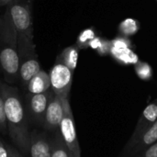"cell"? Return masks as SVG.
Instances as JSON below:
<instances>
[{"label":"cell","instance_id":"1","mask_svg":"<svg viewBox=\"0 0 157 157\" xmlns=\"http://www.w3.org/2000/svg\"><path fill=\"white\" fill-rule=\"evenodd\" d=\"M5 103L7 132L14 144L24 155L29 154V138L27 116L18 90L6 82H0Z\"/></svg>","mask_w":157,"mask_h":157},{"label":"cell","instance_id":"2","mask_svg":"<svg viewBox=\"0 0 157 157\" xmlns=\"http://www.w3.org/2000/svg\"><path fill=\"white\" fill-rule=\"evenodd\" d=\"M0 70L6 84L19 80L17 32L7 8L0 17Z\"/></svg>","mask_w":157,"mask_h":157},{"label":"cell","instance_id":"3","mask_svg":"<svg viewBox=\"0 0 157 157\" xmlns=\"http://www.w3.org/2000/svg\"><path fill=\"white\" fill-rule=\"evenodd\" d=\"M17 51L19 58V81L24 88L30 79L41 69L36 52V44L32 39L23 34H17Z\"/></svg>","mask_w":157,"mask_h":157},{"label":"cell","instance_id":"4","mask_svg":"<svg viewBox=\"0 0 157 157\" xmlns=\"http://www.w3.org/2000/svg\"><path fill=\"white\" fill-rule=\"evenodd\" d=\"M6 8L17 34H23L33 40L32 0H13Z\"/></svg>","mask_w":157,"mask_h":157},{"label":"cell","instance_id":"5","mask_svg":"<svg viewBox=\"0 0 157 157\" xmlns=\"http://www.w3.org/2000/svg\"><path fill=\"white\" fill-rule=\"evenodd\" d=\"M64 104V117L60 126V133L68 149L70 157H81V150L76 135L75 125L69 98H63Z\"/></svg>","mask_w":157,"mask_h":157},{"label":"cell","instance_id":"6","mask_svg":"<svg viewBox=\"0 0 157 157\" xmlns=\"http://www.w3.org/2000/svg\"><path fill=\"white\" fill-rule=\"evenodd\" d=\"M51 88L61 98H67L71 90L74 72L64 64L55 62L50 73Z\"/></svg>","mask_w":157,"mask_h":157},{"label":"cell","instance_id":"7","mask_svg":"<svg viewBox=\"0 0 157 157\" xmlns=\"http://www.w3.org/2000/svg\"><path fill=\"white\" fill-rule=\"evenodd\" d=\"M54 93L52 88L41 94H29L26 95L27 109L29 116L34 121L42 124L43 118L47 108L54 97Z\"/></svg>","mask_w":157,"mask_h":157},{"label":"cell","instance_id":"8","mask_svg":"<svg viewBox=\"0 0 157 157\" xmlns=\"http://www.w3.org/2000/svg\"><path fill=\"white\" fill-rule=\"evenodd\" d=\"M157 142V121L133 142H128L120 157H133Z\"/></svg>","mask_w":157,"mask_h":157},{"label":"cell","instance_id":"9","mask_svg":"<svg viewBox=\"0 0 157 157\" xmlns=\"http://www.w3.org/2000/svg\"><path fill=\"white\" fill-rule=\"evenodd\" d=\"M63 117H64L63 99L54 95L53 98L50 102L47 110L45 112L42 125L47 131L55 132L59 131Z\"/></svg>","mask_w":157,"mask_h":157},{"label":"cell","instance_id":"10","mask_svg":"<svg viewBox=\"0 0 157 157\" xmlns=\"http://www.w3.org/2000/svg\"><path fill=\"white\" fill-rule=\"evenodd\" d=\"M29 157H51L52 138L33 131L29 138Z\"/></svg>","mask_w":157,"mask_h":157},{"label":"cell","instance_id":"11","mask_svg":"<svg viewBox=\"0 0 157 157\" xmlns=\"http://www.w3.org/2000/svg\"><path fill=\"white\" fill-rule=\"evenodd\" d=\"M157 121V98L151 102L143 111L141 117L138 120V122L135 126L134 132L128 142H133L136 140L144 131L149 128Z\"/></svg>","mask_w":157,"mask_h":157},{"label":"cell","instance_id":"12","mask_svg":"<svg viewBox=\"0 0 157 157\" xmlns=\"http://www.w3.org/2000/svg\"><path fill=\"white\" fill-rule=\"evenodd\" d=\"M26 91L29 94H41L51 89V79L50 75L40 70L36 75H34L28 86H26Z\"/></svg>","mask_w":157,"mask_h":157},{"label":"cell","instance_id":"13","mask_svg":"<svg viewBox=\"0 0 157 157\" xmlns=\"http://www.w3.org/2000/svg\"><path fill=\"white\" fill-rule=\"evenodd\" d=\"M79 51H80V49L75 44L66 47L57 56L56 62H59V63L64 64L65 66H67L70 70H72L74 72L77 65Z\"/></svg>","mask_w":157,"mask_h":157},{"label":"cell","instance_id":"14","mask_svg":"<svg viewBox=\"0 0 157 157\" xmlns=\"http://www.w3.org/2000/svg\"><path fill=\"white\" fill-rule=\"evenodd\" d=\"M109 54L118 63L123 65L136 64L139 61L138 55L132 50V48H113L111 47Z\"/></svg>","mask_w":157,"mask_h":157},{"label":"cell","instance_id":"15","mask_svg":"<svg viewBox=\"0 0 157 157\" xmlns=\"http://www.w3.org/2000/svg\"><path fill=\"white\" fill-rule=\"evenodd\" d=\"M51 157H70V154L60 133V131L55 132L54 136L52 138V155Z\"/></svg>","mask_w":157,"mask_h":157},{"label":"cell","instance_id":"16","mask_svg":"<svg viewBox=\"0 0 157 157\" xmlns=\"http://www.w3.org/2000/svg\"><path fill=\"white\" fill-rule=\"evenodd\" d=\"M140 24L134 18H126L119 25V33L121 37L129 38L138 32Z\"/></svg>","mask_w":157,"mask_h":157},{"label":"cell","instance_id":"17","mask_svg":"<svg viewBox=\"0 0 157 157\" xmlns=\"http://www.w3.org/2000/svg\"><path fill=\"white\" fill-rule=\"evenodd\" d=\"M96 37V33L94 31L93 29L88 28L84 29L83 31L80 32V34L78 35V38L76 40V43L75 45L80 49H86L89 47V43L90 41Z\"/></svg>","mask_w":157,"mask_h":157},{"label":"cell","instance_id":"18","mask_svg":"<svg viewBox=\"0 0 157 157\" xmlns=\"http://www.w3.org/2000/svg\"><path fill=\"white\" fill-rule=\"evenodd\" d=\"M134 70H135V73L138 75V77L141 78L142 80L148 81V80L152 79V77H153V69H152L151 65L145 62L139 60L138 63L136 64H134Z\"/></svg>","mask_w":157,"mask_h":157},{"label":"cell","instance_id":"19","mask_svg":"<svg viewBox=\"0 0 157 157\" xmlns=\"http://www.w3.org/2000/svg\"><path fill=\"white\" fill-rule=\"evenodd\" d=\"M0 132L2 134H6L7 132L6 119L5 114V103H4L2 90H1V85H0Z\"/></svg>","mask_w":157,"mask_h":157},{"label":"cell","instance_id":"20","mask_svg":"<svg viewBox=\"0 0 157 157\" xmlns=\"http://www.w3.org/2000/svg\"><path fill=\"white\" fill-rule=\"evenodd\" d=\"M111 47L118 48V49H121V48H132V41L128 38L119 36V37L115 38L113 40H111Z\"/></svg>","mask_w":157,"mask_h":157},{"label":"cell","instance_id":"21","mask_svg":"<svg viewBox=\"0 0 157 157\" xmlns=\"http://www.w3.org/2000/svg\"><path fill=\"white\" fill-rule=\"evenodd\" d=\"M133 157H157V142Z\"/></svg>","mask_w":157,"mask_h":157},{"label":"cell","instance_id":"22","mask_svg":"<svg viewBox=\"0 0 157 157\" xmlns=\"http://www.w3.org/2000/svg\"><path fill=\"white\" fill-rule=\"evenodd\" d=\"M103 40L104 39H102V38H100V37H98V36H96L91 41H90V43H89V47L90 48H92L93 50H95L96 52L101 47V45H102V43H103Z\"/></svg>","mask_w":157,"mask_h":157},{"label":"cell","instance_id":"23","mask_svg":"<svg viewBox=\"0 0 157 157\" xmlns=\"http://www.w3.org/2000/svg\"><path fill=\"white\" fill-rule=\"evenodd\" d=\"M6 150H7V157H25L22 155V153H20V151L17 150L16 148L10 145H6Z\"/></svg>","mask_w":157,"mask_h":157},{"label":"cell","instance_id":"24","mask_svg":"<svg viewBox=\"0 0 157 157\" xmlns=\"http://www.w3.org/2000/svg\"><path fill=\"white\" fill-rule=\"evenodd\" d=\"M0 157H7V150L6 145L0 140Z\"/></svg>","mask_w":157,"mask_h":157},{"label":"cell","instance_id":"25","mask_svg":"<svg viewBox=\"0 0 157 157\" xmlns=\"http://www.w3.org/2000/svg\"><path fill=\"white\" fill-rule=\"evenodd\" d=\"M13 0H0V6H8Z\"/></svg>","mask_w":157,"mask_h":157},{"label":"cell","instance_id":"26","mask_svg":"<svg viewBox=\"0 0 157 157\" xmlns=\"http://www.w3.org/2000/svg\"><path fill=\"white\" fill-rule=\"evenodd\" d=\"M32 1H33V0H32Z\"/></svg>","mask_w":157,"mask_h":157}]
</instances>
